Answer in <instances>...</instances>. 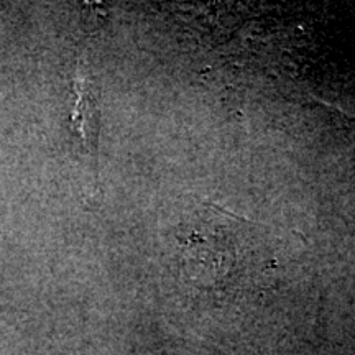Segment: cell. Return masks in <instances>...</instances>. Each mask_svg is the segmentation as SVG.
<instances>
[{
	"mask_svg": "<svg viewBox=\"0 0 355 355\" xmlns=\"http://www.w3.org/2000/svg\"><path fill=\"white\" fill-rule=\"evenodd\" d=\"M181 278L204 291H232L266 263L254 225L216 209L183 222L175 234Z\"/></svg>",
	"mask_w": 355,
	"mask_h": 355,
	"instance_id": "6da1fadb",
	"label": "cell"
}]
</instances>
